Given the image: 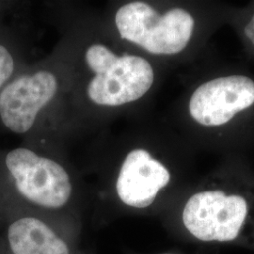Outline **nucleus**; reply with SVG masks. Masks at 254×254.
<instances>
[{
    "label": "nucleus",
    "instance_id": "3",
    "mask_svg": "<svg viewBox=\"0 0 254 254\" xmlns=\"http://www.w3.org/2000/svg\"><path fill=\"white\" fill-rule=\"evenodd\" d=\"M232 5L199 1L160 10L135 1L118 9L115 23L120 36L157 57L201 54L218 28L228 25Z\"/></svg>",
    "mask_w": 254,
    "mask_h": 254
},
{
    "label": "nucleus",
    "instance_id": "11",
    "mask_svg": "<svg viewBox=\"0 0 254 254\" xmlns=\"http://www.w3.org/2000/svg\"><path fill=\"white\" fill-rule=\"evenodd\" d=\"M0 254H5L4 253H3V251L0 249Z\"/></svg>",
    "mask_w": 254,
    "mask_h": 254
},
{
    "label": "nucleus",
    "instance_id": "7",
    "mask_svg": "<svg viewBox=\"0 0 254 254\" xmlns=\"http://www.w3.org/2000/svg\"><path fill=\"white\" fill-rule=\"evenodd\" d=\"M57 89L56 77L46 71L21 76L10 83L0 94V116L4 125L15 133L27 132Z\"/></svg>",
    "mask_w": 254,
    "mask_h": 254
},
{
    "label": "nucleus",
    "instance_id": "5",
    "mask_svg": "<svg viewBox=\"0 0 254 254\" xmlns=\"http://www.w3.org/2000/svg\"><path fill=\"white\" fill-rule=\"evenodd\" d=\"M6 166L19 195L28 202L41 208L59 210L71 200V177L54 160L18 148L7 155Z\"/></svg>",
    "mask_w": 254,
    "mask_h": 254
},
{
    "label": "nucleus",
    "instance_id": "1",
    "mask_svg": "<svg viewBox=\"0 0 254 254\" xmlns=\"http://www.w3.org/2000/svg\"><path fill=\"white\" fill-rule=\"evenodd\" d=\"M168 225L195 245L254 251V167L244 155L225 156L184 190Z\"/></svg>",
    "mask_w": 254,
    "mask_h": 254
},
{
    "label": "nucleus",
    "instance_id": "10",
    "mask_svg": "<svg viewBox=\"0 0 254 254\" xmlns=\"http://www.w3.org/2000/svg\"><path fill=\"white\" fill-rule=\"evenodd\" d=\"M183 254L181 253H177V252H163V253H159V254Z\"/></svg>",
    "mask_w": 254,
    "mask_h": 254
},
{
    "label": "nucleus",
    "instance_id": "4",
    "mask_svg": "<svg viewBox=\"0 0 254 254\" xmlns=\"http://www.w3.org/2000/svg\"><path fill=\"white\" fill-rule=\"evenodd\" d=\"M86 62L95 73L88 95L97 105L117 107L136 102L154 87V67L143 57L116 56L108 47L97 46L87 55Z\"/></svg>",
    "mask_w": 254,
    "mask_h": 254
},
{
    "label": "nucleus",
    "instance_id": "6",
    "mask_svg": "<svg viewBox=\"0 0 254 254\" xmlns=\"http://www.w3.org/2000/svg\"><path fill=\"white\" fill-rule=\"evenodd\" d=\"M173 169L144 147L133 149L120 167L115 183L120 201L128 208L148 211L155 207L173 188Z\"/></svg>",
    "mask_w": 254,
    "mask_h": 254
},
{
    "label": "nucleus",
    "instance_id": "2",
    "mask_svg": "<svg viewBox=\"0 0 254 254\" xmlns=\"http://www.w3.org/2000/svg\"><path fill=\"white\" fill-rule=\"evenodd\" d=\"M185 111L200 149L243 155L254 145V73L237 66L202 71Z\"/></svg>",
    "mask_w": 254,
    "mask_h": 254
},
{
    "label": "nucleus",
    "instance_id": "8",
    "mask_svg": "<svg viewBox=\"0 0 254 254\" xmlns=\"http://www.w3.org/2000/svg\"><path fill=\"white\" fill-rule=\"evenodd\" d=\"M0 230L5 254H79L72 236L36 216L9 218Z\"/></svg>",
    "mask_w": 254,
    "mask_h": 254
},
{
    "label": "nucleus",
    "instance_id": "9",
    "mask_svg": "<svg viewBox=\"0 0 254 254\" xmlns=\"http://www.w3.org/2000/svg\"><path fill=\"white\" fill-rule=\"evenodd\" d=\"M14 69V63L11 55L6 47L0 46V88L7 81Z\"/></svg>",
    "mask_w": 254,
    "mask_h": 254
}]
</instances>
